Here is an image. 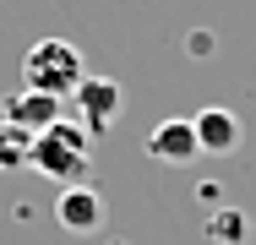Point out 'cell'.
I'll list each match as a JSON object with an SVG mask.
<instances>
[{"instance_id": "3957f363", "label": "cell", "mask_w": 256, "mask_h": 245, "mask_svg": "<svg viewBox=\"0 0 256 245\" xmlns=\"http://www.w3.org/2000/svg\"><path fill=\"white\" fill-rule=\"evenodd\" d=\"M71 104H76V126L98 142L104 131L120 120L126 93H120V82H109V76H82V82H76V93H71Z\"/></svg>"}, {"instance_id": "5b68a950", "label": "cell", "mask_w": 256, "mask_h": 245, "mask_svg": "<svg viewBox=\"0 0 256 245\" xmlns=\"http://www.w3.org/2000/svg\"><path fill=\"white\" fill-rule=\"evenodd\" d=\"M191 131H196V147H202L207 158L234 152V147H240V136H246L240 114H234V109H224V104H212V109H202V114H191Z\"/></svg>"}, {"instance_id": "52a82bcc", "label": "cell", "mask_w": 256, "mask_h": 245, "mask_svg": "<svg viewBox=\"0 0 256 245\" xmlns=\"http://www.w3.org/2000/svg\"><path fill=\"white\" fill-rule=\"evenodd\" d=\"M54 218H60L71 234H93V229L104 224V196L93 191V186H60Z\"/></svg>"}, {"instance_id": "7a4b0ae2", "label": "cell", "mask_w": 256, "mask_h": 245, "mask_svg": "<svg viewBox=\"0 0 256 245\" xmlns=\"http://www.w3.org/2000/svg\"><path fill=\"white\" fill-rule=\"evenodd\" d=\"M82 76H88V66H82V49L71 44V38H38V44L22 54V88L50 93L60 104L76 93Z\"/></svg>"}, {"instance_id": "277c9868", "label": "cell", "mask_w": 256, "mask_h": 245, "mask_svg": "<svg viewBox=\"0 0 256 245\" xmlns=\"http://www.w3.org/2000/svg\"><path fill=\"white\" fill-rule=\"evenodd\" d=\"M148 158L153 164H169V169H186V164H196V131H191V114L186 120H164V126H153L148 131Z\"/></svg>"}, {"instance_id": "6da1fadb", "label": "cell", "mask_w": 256, "mask_h": 245, "mask_svg": "<svg viewBox=\"0 0 256 245\" xmlns=\"http://www.w3.org/2000/svg\"><path fill=\"white\" fill-rule=\"evenodd\" d=\"M88 164H93V136L76 120H54L28 147V169L54 186H88Z\"/></svg>"}, {"instance_id": "ba28073f", "label": "cell", "mask_w": 256, "mask_h": 245, "mask_svg": "<svg viewBox=\"0 0 256 245\" xmlns=\"http://www.w3.org/2000/svg\"><path fill=\"white\" fill-rule=\"evenodd\" d=\"M207 234H212L218 245H240L246 234H251V218H246L240 207H218V212L207 218Z\"/></svg>"}, {"instance_id": "8992f818", "label": "cell", "mask_w": 256, "mask_h": 245, "mask_svg": "<svg viewBox=\"0 0 256 245\" xmlns=\"http://www.w3.org/2000/svg\"><path fill=\"white\" fill-rule=\"evenodd\" d=\"M0 114L11 120V126H22L28 136H38V131H50L54 120H66V104L50 93H33V88H22V93H11L0 104Z\"/></svg>"}, {"instance_id": "9c48e42d", "label": "cell", "mask_w": 256, "mask_h": 245, "mask_svg": "<svg viewBox=\"0 0 256 245\" xmlns=\"http://www.w3.org/2000/svg\"><path fill=\"white\" fill-rule=\"evenodd\" d=\"M28 147H33V136L0 114V169H28Z\"/></svg>"}]
</instances>
